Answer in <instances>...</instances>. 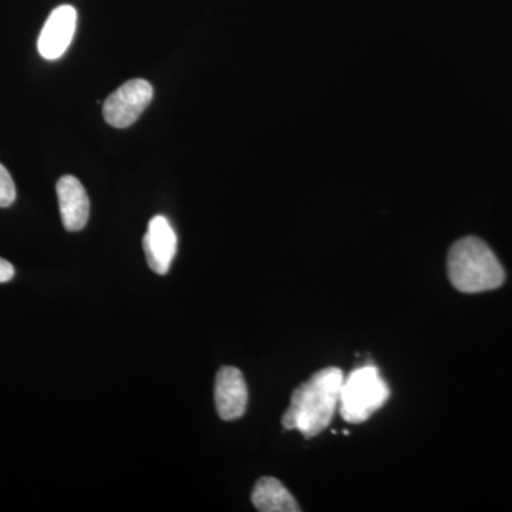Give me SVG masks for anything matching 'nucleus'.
Masks as SVG:
<instances>
[{
	"instance_id": "6e6552de",
	"label": "nucleus",
	"mask_w": 512,
	"mask_h": 512,
	"mask_svg": "<svg viewBox=\"0 0 512 512\" xmlns=\"http://www.w3.org/2000/svg\"><path fill=\"white\" fill-rule=\"evenodd\" d=\"M60 215L64 228L79 232L86 227L90 215V200L82 183L73 175H64L57 181Z\"/></svg>"
},
{
	"instance_id": "9d476101",
	"label": "nucleus",
	"mask_w": 512,
	"mask_h": 512,
	"mask_svg": "<svg viewBox=\"0 0 512 512\" xmlns=\"http://www.w3.org/2000/svg\"><path fill=\"white\" fill-rule=\"evenodd\" d=\"M16 200V187L9 171L0 164V208L10 207Z\"/></svg>"
},
{
	"instance_id": "7ed1b4c3",
	"label": "nucleus",
	"mask_w": 512,
	"mask_h": 512,
	"mask_svg": "<svg viewBox=\"0 0 512 512\" xmlns=\"http://www.w3.org/2000/svg\"><path fill=\"white\" fill-rule=\"evenodd\" d=\"M389 399V384L380 375V370L372 363L357 367L343 380L340 390V416L350 424L363 423L377 410L382 409Z\"/></svg>"
},
{
	"instance_id": "39448f33",
	"label": "nucleus",
	"mask_w": 512,
	"mask_h": 512,
	"mask_svg": "<svg viewBox=\"0 0 512 512\" xmlns=\"http://www.w3.org/2000/svg\"><path fill=\"white\" fill-rule=\"evenodd\" d=\"M77 12L73 6H59L50 13L37 42L40 56L57 60L64 55L76 32Z\"/></svg>"
},
{
	"instance_id": "20e7f679",
	"label": "nucleus",
	"mask_w": 512,
	"mask_h": 512,
	"mask_svg": "<svg viewBox=\"0 0 512 512\" xmlns=\"http://www.w3.org/2000/svg\"><path fill=\"white\" fill-rule=\"evenodd\" d=\"M153 94V86L147 80L134 79L124 83L104 101V120L116 128L130 127L147 109Z\"/></svg>"
},
{
	"instance_id": "0eeeda50",
	"label": "nucleus",
	"mask_w": 512,
	"mask_h": 512,
	"mask_svg": "<svg viewBox=\"0 0 512 512\" xmlns=\"http://www.w3.org/2000/svg\"><path fill=\"white\" fill-rule=\"evenodd\" d=\"M143 247L148 266L158 275L167 274L177 254V235L163 215H157L148 224Z\"/></svg>"
},
{
	"instance_id": "9b49d317",
	"label": "nucleus",
	"mask_w": 512,
	"mask_h": 512,
	"mask_svg": "<svg viewBox=\"0 0 512 512\" xmlns=\"http://www.w3.org/2000/svg\"><path fill=\"white\" fill-rule=\"evenodd\" d=\"M15 276V268L6 259L0 258V284L9 282Z\"/></svg>"
},
{
	"instance_id": "f03ea898",
	"label": "nucleus",
	"mask_w": 512,
	"mask_h": 512,
	"mask_svg": "<svg viewBox=\"0 0 512 512\" xmlns=\"http://www.w3.org/2000/svg\"><path fill=\"white\" fill-rule=\"evenodd\" d=\"M448 278L457 291L480 293L500 288L505 281L503 265L480 238L460 239L447 259Z\"/></svg>"
},
{
	"instance_id": "423d86ee",
	"label": "nucleus",
	"mask_w": 512,
	"mask_h": 512,
	"mask_svg": "<svg viewBox=\"0 0 512 512\" xmlns=\"http://www.w3.org/2000/svg\"><path fill=\"white\" fill-rule=\"evenodd\" d=\"M248 406V387L237 367L224 366L215 379V407L222 420L232 421L244 416Z\"/></svg>"
},
{
	"instance_id": "f257e3e1",
	"label": "nucleus",
	"mask_w": 512,
	"mask_h": 512,
	"mask_svg": "<svg viewBox=\"0 0 512 512\" xmlns=\"http://www.w3.org/2000/svg\"><path fill=\"white\" fill-rule=\"evenodd\" d=\"M343 380L339 367H326L296 387L282 417L285 430H298L306 439H313L328 429L339 409Z\"/></svg>"
},
{
	"instance_id": "1a4fd4ad",
	"label": "nucleus",
	"mask_w": 512,
	"mask_h": 512,
	"mask_svg": "<svg viewBox=\"0 0 512 512\" xmlns=\"http://www.w3.org/2000/svg\"><path fill=\"white\" fill-rule=\"evenodd\" d=\"M252 504L261 512H299L298 503L281 481L262 477L256 481L251 495Z\"/></svg>"
}]
</instances>
